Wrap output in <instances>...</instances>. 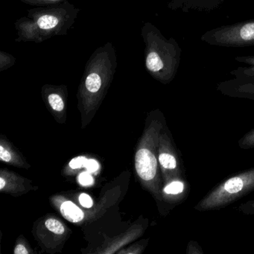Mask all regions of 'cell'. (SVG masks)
<instances>
[{
	"label": "cell",
	"mask_w": 254,
	"mask_h": 254,
	"mask_svg": "<svg viewBox=\"0 0 254 254\" xmlns=\"http://www.w3.org/2000/svg\"><path fill=\"white\" fill-rule=\"evenodd\" d=\"M145 43V68L152 76L163 83L175 78L181 60L182 49L173 38H166L150 23L142 28Z\"/></svg>",
	"instance_id": "2"
},
{
	"label": "cell",
	"mask_w": 254,
	"mask_h": 254,
	"mask_svg": "<svg viewBox=\"0 0 254 254\" xmlns=\"http://www.w3.org/2000/svg\"><path fill=\"white\" fill-rule=\"evenodd\" d=\"M200 41L209 45L227 48L254 46V20L211 29L201 35Z\"/></svg>",
	"instance_id": "3"
},
{
	"label": "cell",
	"mask_w": 254,
	"mask_h": 254,
	"mask_svg": "<svg viewBox=\"0 0 254 254\" xmlns=\"http://www.w3.org/2000/svg\"><path fill=\"white\" fill-rule=\"evenodd\" d=\"M224 0H171L168 7L171 10H181L184 13L191 11L209 12L224 2Z\"/></svg>",
	"instance_id": "5"
},
{
	"label": "cell",
	"mask_w": 254,
	"mask_h": 254,
	"mask_svg": "<svg viewBox=\"0 0 254 254\" xmlns=\"http://www.w3.org/2000/svg\"><path fill=\"white\" fill-rule=\"evenodd\" d=\"M87 160H88L84 157H76V158H74L73 160H71L70 163H69V166L73 169L85 167Z\"/></svg>",
	"instance_id": "14"
},
{
	"label": "cell",
	"mask_w": 254,
	"mask_h": 254,
	"mask_svg": "<svg viewBox=\"0 0 254 254\" xmlns=\"http://www.w3.org/2000/svg\"><path fill=\"white\" fill-rule=\"evenodd\" d=\"M254 189V169L230 178L212 191L198 205L201 209L219 208Z\"/></svg>",
	"instance_id": "4"
},
{
	"label": "cell",
	"mask_w": 254,
	"mask_h": 254,
	"mask_svg": "<svg viewBox=\"0 0 254 254\" xmlns=\"http://www.w3.org/2000/svg\"><path fill=\"white\" fill-rule=\"evenodd\" d=\"M45 225L50 231L53 232L56 234L62 235L65 232V228L63 224L55 218H50V219L47 220Z\"/></svg>",
	"instance_id": "10"
},
{
	"label": "cell",
	"mask_w": 254,
	"mask_h": 254,
	"mask_svg": "<svg viewBox=\"0 0 254 254\" xmlns=\"http://www.w3.org/2000/svg\"><path fill=\"white\" fill-rule=\"evenodd\" d=\"M63 216L72 223H78L84 218V212L72 201H65L61 206Z\"/></svg>",
	"instance_id": "7"
},
{
	"label": "cell",
	"mask_w": 254,
	"mask_h": 254,
	"mask_svg": "<svg viewBox=\"0 0 254 254\" xmlns=\"http://www.w3.org/2000/svg\"><path fill=\"white\" fill-rule=\"evenodd\" d=\"M14 254H28L29 252H28L26 248H25L23 245H18L17 247H16L15 250H14Z\"/></svg>",
	"instance_id": "20"
},
{
	"label": "cell",
	"mask_w": 254,
	"mask_h": 254,
	"mask_svg": "<svg viewBox=\"0 0 254 254\" xmlns=\"http://www.w3.org/2000/svg\"><path fill=\"white\" fill-rule=\"evenodd\" d=\"M242 145L246 147L254 146V130L249 134H247V136L244 138L242 140Z\"/></svg>",
	"instance_id": "17"
},
{
	"label": "cell",
	"mask_w": 254,
	"mask_h": 254,
	"mask_svg": "<svg viewBox=\"0 0 254 254\" xmlns=\"http://www.w3.org/2000/svg\"><path fill=\"white\" fill-rule=\"evenodd\" d=\"M0 159L5 162H9L11 160V154L2 146H0Z\"/></svg>",
	"instance_id": "19"
},
{
	"label": "cell",
	"mask_w": 254,
	"mask_h": 254,
	"mask_svg": "<svg viewBox=\"0 0 254 254\" xmlns=\"http://www.w3.org/2000/svg\"><path fill=\"white\" fill-rule=\"evenodd\" d=\"M135 166L138 175L144 181H151L157 173V160L149 150H139L135 157Z\"/></svg>",
	"instance_id": "6"
},
{
	"label": "cell",
	"mask_w": 254,
	"mask_h": 254,
	"mask_svg": "<svg viewBox=\"0 0 254 254\" xmlns=\"http://www.w3.org/2000/svg\"><path fill=\"white\" fill-rule=\"evenodd\" d=\"M49 103L54 111H62L64 108L63 99L57 93H52L48 96Z\"/></svg>",
	"instance_id": "11"
},
{
	"label": "cell",
	"mask_w": 254,
	"mask_h": 254,
	"mask_svg": "<svg viewBox=\"0 0 254 254\" xmlns=\"http://www.w3.org/2000/svg\"><path fill=\"white\" fill-rule=\"evenodd\" d=\"M160 164L166 169H175L177 166V161L175 157L170 154L163 153L159 156Z\"/></svg>",
	"instance_id": "9"
},
{
	"label": "cell",
	"mask_w": 254,
	"mask_h": 254,
	"mask_svg": "<svg viewBox=\"0 0 254 254\" xmlns=\"http://www.w3.org/2000/svg\"><path fill=\"white\" fill-rule=\"evenodd\" d=\"M5 184H6V182H5V180H4L2 178H0V190H3Z\"/></svg>",
	"instance_id": "21"
},
{
	"label": "cell",
	"mask_w": 254,
	"mask_h": 254,
	"mask_svg": "<svg viewBox=\"0 0 254 254\" xmlns=\"http://www.w3.org/2000/svg\"><path fill=\"white\" fill-rule=\"evenodd\" d=\"M184 190V183L181 181H175L166 186L164 189V191L166 194H178L183 192Z\"/></svg>",
	"instance_id": "12"
},
{
	"label": "cell",
	"mask_w": 254,
	"mask_h": 254,
	"mask_svg": "<svg viewBox=\"0 0 254 254\" xmlns=\"http://www.w3.org/2000/svg\"><path fill=\"white\" fill-rule=\"evenodd\" d=\"M79 202L81 206H84V207L90 208L93 206V200L88 194H81L79 197Z\"/></svg>",
	"instance_id": "16"
},
{
	"label": "cell",
	"mask_w": 254,
	"mask_h": 254,
	"mask_svg": "<svg viewBox=\"0 0 254 254\" xmlns=\"http://www.w3.org/2000/svg\"><path fill=\"white\" fill-rule=\"evenodd\" d=\"M99 163L95 160H88L86 164L85 168L88 172H94L99 169Z\"/></svg>",
	"instance_id": "18"
},
{
	"label": "cell",
	"mask_w": 254,
	"mask_h": 254,
	"mask_svg": "<svg viewBox=\"0 0 254 254\" xmlns=\"http://www.w3.org/2000/svg\"><path fill=\"white\" fill-rule=\"evenodd\" d=\"M78 8L68 1L38 6L16 23L18 33L16 41L40 43L54 36L66 35L78 17Z\"/></svg>",
	"instance_id": "1"
},
{
	"label": "cell",
	"mask_w": 254,
	"mask_h": 254,
	"mask_svg": "<svg viewBox=\"0 0 254 254\" xmlns=\"http://www.w3.org/2000/svg\"><path fill=\"white\" fill-rule=\"evenodd\" d=\"M80 184L83 186H89L93 184V178L88 172H83L78 178Z\"/></svg>",
	"instance_id": "15"
},
{
	"label": "cell",
	"mask_w": 254,
	"mask_h": 254,
	"mask_svg": "<svg viewBox=\"0 0 254 254\" xmlns=\"http://www.w3.org/2000/svg\"><path fill=\"white\" fill-rule=\"evenodd\" d=\"M24 3L29 5H36V6H45V5H53V4L61 3L67 0H20Z\"/></svg>",
	"instance_id": "13"
},
{
	"label": "cell",
	"mask_w": 254,
	"mask_h": 254,
	"mask_svg": "<svg viewBox=\"0 0 254 254\" xmlns=\"http://www.w3.org/2000/svg\"><path fill=\"white\" fill-rule=\"evenodd\" d=\"M239 63L245 64L248 66H240L236 69L239 72L245 74H254V55L248 56H237L235 59Z\"/></svg>",
	"instance_id": "8"
}]
</instances>
